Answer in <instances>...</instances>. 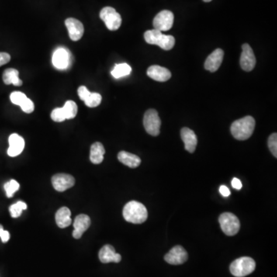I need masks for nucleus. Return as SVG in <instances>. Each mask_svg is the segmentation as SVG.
Instances as JSON below:
<instances>
[{
  "mask_svg": "<svg viewBox=\"0 0 277 277\" xmlns=\"http://www.w3.org/2000/svg\"><path fill=\"white\" fill-rule=\"evenodd\" d=\"M257 60L255 55L249 44L242 46V54L240 56V67L244 71L250 72L254 70Z\"/></svg>",
  "mask_w": 277,
  "mask_h": 277,
  "instance_id": "nucleus-9",
  "label": "nucleus"
},
{
  "mask_svg": "<svg viewBox=\"0 0 277 277\" xmlns=\"http://www.w3.org/2000/svg\"><path fill=\"white\" fill-rule=\"evenodd\" d=\"M105 149L103 145L99 142L93 143L91 148V161L94 164H100L103 161Z\"/></svg>",
  "mask_w": 277,
  "mask_h": 277,
  "instance_id": "nucleus-22",
  "label": "nucleus"
},
{
  "mask_svg": "<svg viewBox=\"0 0 277 277\" xmlns=\"http://www.w3.org/2000/svg\"><path fill=\"white\" fill-rule=\"evenodd\" d=\"M2 80L4 84L6 85L15 86V87H21L22 85V80L19 78V71L15 69H7L4 71L2 75Z\"/></svg>",
  "mask_w": 277,
  "mask_h": 277,
  "instance_id": "nucleus-23",
  "label": "nucleus"
},
{
  "mask_svg": "<svg viewBox=\"0 0 277 277\" xmlns=\"http://www.w3.org/2000/svg\"><path fill=\"white\" fill-rule=\"evenodd\" d=\"M166 262L171 265H181L186 262L188 260V254L185 249L181 246H176L170 250L168 254H166Z\"/></svg>",
  "mask_w": 277,
  "mask_h": 277,
  "instance_id": "nucleus-10",
  "label": "nucleus"
},
{
  "mask_svg": "<svg viewBox=\"0 0 277 277\" xmlns=\"http://www.w3.org/2000/svg\"><path fill=\"white\" fill-rule=\"evenodd\" d=\"M118 160L120 163L130 168H136L141 164V160L140 157H137L136 155L126 151L119 152L118 154Z\"/></svg>",
  "mask_w": 277,
  "mask_h": 277,
  "instance_id": "nucleus-20",
  "label": "nucleus"
},
{
  "mask_svg": "<svg viewBox=\"0 0 277 277\" xmlns=\"http://www.w3.org/2000/svg\"><path fill=\"white\" fill-rule=\"evenodd\" d=\"M174 22V15L169 10H163L159 12L153 19L154 29L164 32L170 30L173 27Z\"/></svg>",
  "mask_w": 277,
  "mask_h": 277,
  "instance_id": "nucleus-8",
  "label": "nucleus"
},
{
  "mask_svg": "<svg viewBox=\"0 0 277 277\" xmlns=\"http://www.w3.org/2000/svg\"><path fill=\"white\" fill-rule=\"evenodd\" d=\"M56 222L59 227L62 229L70 226L72 223L70 209L67 207L60 208L56 213Z\"/></svg>",
  "mask_w": 277,
  "mask_h": 277,
  "instance_id": "nucleus-21",
  "label": "nucleus"
},
{
  "mask_svg": "<svg viewBox=\"0 0 277 277\" xmlns=\"http://www.w3.org/2000/svg\"><path fill=\"white\" fill-rule=\"evenodd\" d=\"M10 60V55L6 53H0V67L9 63Z\"/></svg>",
  "mask_w": 277,
  "mask_h": 277,
  "instance_id": "nucleus-35",
  "label": "nucleus"
},
{
  "mask_svg": "<svg viewBox=\"0 0 277 277\" xmlns=\"http://www.w3.org/2000/svg\"><path fill=\"white\" fill-rule=\"evenodd\" d=\"M51 119L54 122L60 123L66 120V116H65L64 111H63V107L56 108L53 109V112H51Z\"/></svg>",
  "mask_w": 277,
  "mask_h": 277,
  "instance_id": "nucleus-29",
  "label": "nucleus"
},
{
  "mask_svg": "<svg viewBox=\"0 0 277 277\" xmlns=\"http://www.w3.org/2000/svg\"><path fill=\"white\" fill-rule=\"evenodd\" d=\"M224 52L221 49H216L215 51L211 53L205 62L204 67L206 70L214 73L219 70L223 62Z\"/></svg>",
  "mask_w": 277,
  "mask_h": 277,
  "instance_id": "nucleus-14",
  "label": "nucleus"
},
{
  "mask_svg": "<svg viewBox=\"0 0 277 277\" xmlns=\"http://www.w3.org/2000/svg\"><path fill=\"white\" fill-rule=\"evenodd\" d=\"M269 149L271 150L272 154L277 158V133H273L271 136L269 137L268 140Z\"/></svg>",
  "mask_w": 277,
  "mask_h": 277,
  "instance_id": "nucleus-31",
  "label": "nucleus"
},
{
  "mask_svg": "<svg viewBox=\"0 0 277 277\" xmlns=\"http://www.w3.org/2000/svg\"><path fill=\"white\" fill-rule=\"evenodd\" d=\"M147 75L152 80H156L158 82H166L171 78V73L170 70L157 65L149 67L147 70Z\"/></svg>",
  "mask_w": 277,
  "mask_h": 277,
  "instance_id": "nucleus-18",
  "label": "nucleus"
},
{
  "mask_svg": "<svg viewBox=\"0 0 277 277\" xmlns=\"http://www.w3.org/2000/svg\"><path fill=\"white\" fill-rule=\"evenodd\" d=\"M27 209V205L26 202L19 201L15 204H12L9 207V212H10L11 216L12 218H17L22 214V212L25 209Z\"/></svg>",
  "mask_w": 277,
  "mask_h": 277,
  "instance_id": "nucleus-27",
  "label": "nucleus"
},
{
  "mask_svg": "<svg viewBox=\"0 0 277 277\" xmlns=\"http://www.w3.org/2000/svg\"><path fill=\"white\" fill-rule=\"evenodd\" d=\"M9 147L7 150V153L9 157H17L23 151L25 147V141L23 138L16 133L10 135L9 138Z\"/></svg>",
  "mask_w": 277,
  "mask_h": 277,
  "instance_id": "nucleus-16",
  "label": "nucleus"
},
{
  "mask_svg": "<svg viewBox=\"0 0 277 277\" xmlns=\"http://www.w3.org/2000/svg\"><path fill=\"white\" fill-rule=\"evenodd\" d=\"M203 1H204V2H211V1H212V0H203Z\"/></svg>",
  "mask_w": 277,
  "mask_h": 277,
  "instance_id": "nucleus-38",
  "label": "nucleus"
},
{
  "mask_svg": "<svg viewBox=\"0 0 277 277\" xmlns=\"http://www.w3.org/2000/svg\"><path fill=\"white\" fill-rule=\"evenodd\" d=\"M181 138L185 144V150L189 153H192L195 152L197 146V137L192 129L184 127L181 129Z\"/></svg>",
  "mask_w": 277,
  "mask_h": 277,
  "instance_id": "nucleus-19",
  "label": "nucleus"
},
{
  "mask_svg": "<svg viewBox=\"0 0 277 277\" xmlns=\"http://www.w3.org/2000/svg\"><path fill=\"white\" fill-rule=\"evenodd\" d=\"M256 122L254 117L245 116L233 122L230 131L233 137L238 140H246L254 133Z\"/></svg>",
  "mask_w": 277,
  "mask_h": 277,
  "instance_id": "nucleus-2",
  "label": "nucleus"
},
{
  "mask_svg": "<svg viewBox=\"0 0 277 277\" xmlns=\"http://www.w3.org/2000/svg\"><path fill=\"white\" fill-rule=\"evenodd\" d=\"M143 126L147 133L153 136H157L160 133L161 119L158 112L153 109H149L143 117Z\"/></svg>",
  "mask_w": 277,
  "mask_h": 277,
  "instance_id": "nucleus-6",
  "label": "nucleus"
},
{
  "mask_svg": "<svg viewBox=\"0 0 277 277\" xmlns=\"http://www.w3.org/2000/svg\"><path fill=\"white\" fill-rule=\"evenodd\" d=\"M68 29L69 36L73 41H79L84 36V26L82 22L74 18H68L65 21Z\"/></svg>",
  "mask_w": 277,
  "mask_h": 277,
  "instance_id": "nucleus-12",
  "label": "nucleus"
},
{
  "mask_svg": "<svg viewBox=\"0 0 277 277\" xmlns=\"http://www.w3.org/2000/svg\"><path fill=\"white\" fill-rule=\"evenodd\" d=\"M231 184L232 186H233L234 189H238V190L241 189L242 186H243L241 181L237 178H233Z\"/></svg>",
  "mask_w": 277,
  "mask_h": 277,
  "instance_id": "nucleus-37",
  "label": "nucleus"
},
{
  "mask_svg": "<svg viewBox=\"0 0 277 277\" xmlns=\"http://www.w3.org/2000/svg\"><path fill=\"white\" fill-rule=\"evenodd\" d=\"M132 72V68L127 63H120L115 65L113 70L111 72L112 77L115 79H119L121 77L129 75Z\"/></svg>",
  "mask_w": 277,
  "mask_h": 277,
  "instance_id": "nucleus-24",
  "label": "nucleus"
},
{
  "mask_svg": "<svg viewBox=\"0 0 277 277\" xmlns=\"http://www.w3.org/2000/svg\"><path fill=\"white\" fill-rule=\"evenodd\" d=\"M144 39L148 44L157 45L164 50H172L175 45V38L165 35L157 29L146 31Z\"/></svg>",
  "mask_w": 277,
  "mask_h": 277,
  "instance_id": "nucleus-3",
  "label": "nucleus"
},
{
  "mask_svg": "<svg viewBox=\"0 0 277 277\" xmlns=\"http://www.w3.org/2000/svg\"><path fill=\"white\" fill-rule=\"evenodd\" d=\"M20 107L22 110L26 113H32L35 109L34 103L29 98H26V100L24 101L20 105Z\"/></svg>",
  "mask_w": 277,
  "mask_h": 277,
  "instance_id": "nucleus-32",
  "label": "nucleus"
},
{
  "mask_svg": "<svg viewBox=\"0 0 277 277\" xmlns=\"http://www.w3.org/2000/svg\"><path fill=\"white\" fill-rule=\"evenodd\" d=\"M70 54L66 49L59 48L53 53V64L58 70H66L70 65Z\"/></svg>",
  "mask_w": 277,
  "mask_h": 277,
  "instance_id": "nucleus-15",
  "label": "nucleus"
},
{
  "mask_svg": "<svg viewBox=\"0 0 277 277\" xmlns=\"http://www.w3.org/2000/svg\"><path fill=\"white\" fill-rule=\"evenodd\" d=\"M91 92L88 91V89L84 86H81L78 89V95L80 96V99L83 101H85L88 95H90Z\"/></svg>",
  "mask_w": 277,
  "mask_h": 277,
  "instance_id": "nucleus-33",
  "label": "nucleus"
},
{
  "mask_svg": "<svg viewBox=\"0 0 277 277\" xmlns=\"http://www.w3.org/2000/svg\"><path fill=\"white\" fill-rule=\"evenodd\" d=\"M53 188L59 192H63L70 189L75 184V179L69 174H59L53 176L52 178Z\"/></svg>",
  "mask_w": 277,
  "mask_h": 277,
  "instance_id": "nucleus-11",
  "label": "nucleus"
},
{
  "mask_svg": "<svg viewBox=\"0 0 277 277\" xmlns=\"http://www.w3.org/2000/svg\"><path fill=\"white\" fill-rule=\"evenodd\" d=\"M99 258L102 264L119 263L122 260L120 254H116V250L110 245H105L99 250Z\"/></svg>",
  "mask_w": 277,
  "mask_h": 277,
  "instance_id": "nucleus-17",
  "label": "nucleus"
},
{
  "mask_svg": "<svg viewBox=\"0 0 277 277\" xmlns=\"http://www.w3.org/2000/svg\"><path fill=\"white\" fill-rule=\"evenodd\" d=\"M101 102H102V95L97 92H94V93L91 92L86 100L84 101L87 106L91 108L96 107L101 103Z\"/></svg>",
  "mask_w": 277,
  "mask_h": 277,
  "instance_id": "nucleus-26",
  "label": "nucleus"
},
{
  "mask_svg": "<svg viewBox=\"0 0 277 277\" xmlns=\"http://www.w3.org/2000/svg\"><path fill=\"white\" fill-rule=\"evenodd\" d=\"M91 218L87 215L80 214L76 217L75 221L73 223L74 230L73 232V236L75 239H80L82 237L84 232L88 230L91 226Z\"/></svg>",
  "mask_w": 277,
  "mask_h": 277,
  "instance_id": "nucleus-13",
  "label": "nucleus"
},
{
  "mask_svg": "<svg viewBox=\"0 0 277 277\" xmlns=\"http://www.w3.org/2000/svg\"><path fill=\"white\" fill-rule=\"evenodd\" d=\"M26 98H27L26 95L21 92H13L10 95L11 102L15 105H19V106L22 105L24 101L26 100Z\"/></svg>",
  "mask_w": 277,
  "mask_h": 277,
  "instance_id": "nucleus-30",
  "label": "nucleus"
},
{
  "mask_svg": "<svg viewBox=\"0 0 277 277\" xmlns=\"http://www.w3.org/2000/svg\"><path fill=\"white\" fill-rule=\"evenodd\" d=\"M219 192L224 197H228L229 195H230V191L226 185H223L219 187Z\"/></svg>",
  "mask_w": 277,
  "mask_h": 277,
  "instance_id": "nucleus-36",
  "label": "nucleus"
},
{
  "mask_svg": "<svg viewBox=\"0 0 277 277\" xmlns=\"http://www.w3.org/2000/svg\"><path fill=\"white\" fill-rule=\"evenodd\" d=\"M0 238L2 240V243H4L9 241V238H10L9 232L4 230L2 225H0Z\"/></svg>",
  "mask_w": 277,
  "mask_h": 277,
  "instance_id": "nucleus-34",
  "label": "nucleus"
},
{
  "mask_svg": "<svg viewBox=\"0 0 277 277\" xmlns=\"http://www.w3.org/2000/svg\"><path fill=\"white\" fill-rule=\"evenodd\" d=\"M256 263L254 259L248 257L236 259L230 264V273L236 277H244L255 271Z\"/></svg>",
  "mask_w": 277,
  "mask_h": 277,
  "instance_id": "nucleus-4",
  "label": "nucleus"
},
{
  "mask_svg": "<svg viewBox=\"0 0 277 277\" xmlns=\"http://www.w3.org/2000/svg\"><path fill=\"white\" fill-rule=\"evenodd\" d=\"M99 17L105 22V26L110 31H116L122 24L120 14L116 12L112 7H105L99 13Z\"/></svg>",
  "mask_w": 277,
  "mask_h": 277,
  "instance_id": "nucleus-7",
  "label": "nucleus"
},
{
  "mask_svg": "<svg viewBox=\"0 0 277 277\" xmlns=\"http://www.w3.org/2000/svg\"><path fill=\"white\" fill-rule=\"evenodd\" d=\"M222 230L227 236L237 234L240 228V220L237 216L231 213H222L219 217Z\"/></svg>",
  "mask_w": 277,
  "mask_h": 277,
  "instance_id": "nucleus-5",
  "label": "nucleus"
},
{
  "mask_svg": "<svg viewBox=\"0 0 277 277\" xmlns=\"http://www.w3.org/2000/svg\"><path fill=\"white\" fill-rule=\"evenodd\" d=\"M63 111H64L65 116L67 119H72L75 118L78 112V107L75 102L72 100L67 101L63 105Z\"/></svg>",
  "mask_w": 277,
  "mask_h": 277,
  "instance_id": "nucleus-25",
  "label": "nucleus"
},
{
  "mask_svg": "<svg viewBox=\"0 0 277 277\" xmlns=\"http://www.w3.org/2000/svg\"><path fill=\"white\" fill-rule=\"evenodd\" d=\"M123 215L129 223L141 224L148 217V212L144 205L137 201H130L125 205Z\"/></svg>",
  "mask_w": 277,
  "mask_h": 277,
  "instance_id": "nucleus-1",
  "label": "nucleus"
},
{
  "mask_svg": "<svg viewBox=\"0 0 277 277\" xmlns=\"http://www.w3.org/2000/svg\"><path fill=\"white\" fill-rule=\"evenodd\" d=\"M4 189H5L7 196L9 198L12 197L14 193L19 189V183L14 180H11L9 182H7L4 185Z\"/></svg>",
  "mask_w": 277,
  "mask_h": 277,
  "instance_id": "nucleus-28",
  "label": "nucleus"
}]
</instances>
